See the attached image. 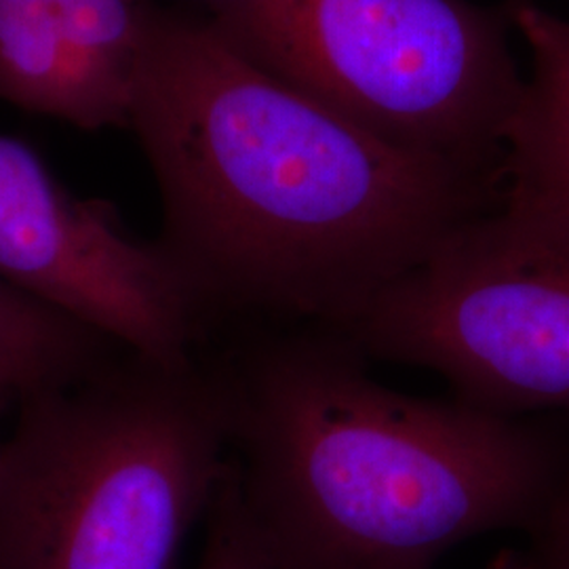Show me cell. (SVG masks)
<instances>
[{
    "instance_id": "1",
    "label": "cell",
    "mask_w": 569,
    "mask_h": 569,
    "mask_svg": "<svg viewBox=\"0 0 569 569\" xmlns=\"http://www.w3.org/2000/svg\"><path fill=\"white\" fill-rule=\"evenodd\" d=\"M127 127L159 188L157 243L209 331L340 329L500 201V176L367 133L204 18L142 9Z\"/></svg>"
},
{
    "instance_id": "2",
    "label": "cell",
    "mask_w": 569,
    "mask_h": 569,
    "mask_svg": "<svg viewBox=\"0 0 569 569\" xmlns=\"http://www.w3.org/2000/svg\"><path fill=\"white\" fill-rule=\"evenodd\" d=\"M228 462L274 569H432L569 496V428L403 395L333 329L247 327L209 357Z\"/></svg>"
},
{
    "instance_id": "3",
    "label": "cell",
    "mask_w": 569,
    "mask_h": 569,
    "mask_svg": "<svg viewBox=\"0 0 569 569\" xmlns=\"http://www.w3.org/2000/svg\"><path fill=\"white\" fill-rule=\"evenodd\" d=\"M0 441V569H173L228 462L209 357L122 350L20 397Z\"/></svg>"
},
{
    "instance_id": "4",
    "label": "cell",
    "mask_w": 569,
    "mask_h": 569,
    "mask_svg": "<svg viewBox=\"0 0 569 569\" xmlns=\"http://www.w3.org/2000/svg\"><path fill=\"white\" fill-rule=\"evenodd\" d=\"M272 79L385 142L500 176L523 79L496 18L462 0H203Z\"/></svg>"
},
{
    "instance_id": "5",
    "label": "cell",
    "mask_w": 569,
    "mask_h": 569,
    "mask_svg": "<svg viewBox=\"0 0 569 569\" xmlns=\"http://www.w3.org/2000/svg\"><path fill=\"white\" fill-rule=\"evenodd\" d=\"M333 331L472 406L569 416V226L498 201Z\"/></svg>"
},
{
    "instance_id": "6",
    "label": "cell",
    "mask_w": 569,
    "mask_h": 569,
    "mask_svg": "<svg viewBox=\"0 0 569 569\" xmlns=\"http://www.w3.org/2000/svg\"><path fill=\"white\" fill-rule=\"evenodd\" d=\"M0 281L164 366L192 361L211 336L161 244L131 237L112 204L72 194L28 143L7 136Z\"/></svg>"
},
{
    "instance_id": "7",
    "label": "cell",
    "mask_w": 569,
    "mask_h": 569,
    "mask_svg": "<svg viewBox=\"0 0 569 569\" xmlns=\"http://www.w3.org/2000/svg\"><path fill=\"white\" fill-rule=\"evenodd\" d=\"M510 20L531 66L505 131L500 203L569 226V21L531 2Z\"/></svg>"
},
{
    "instance_id": "8",
    "label": "cell",
    "mask_w": 569,
    "mask_h": 569,
    "mask_svg": "<svg viewBox=\"0 0 569 569\" xmlns=\"http://www.w3.org/2000/svg\"><path fill=\"white\" fill-rule=\"evenodd\" d=\"M0 100L89 131L127 124L121 103L82 72L47 0H0Z\"/></svg>"
},
{
    "instance_id": "9",
    "label": "cell",
    "mask_w": 569,
    "mask_h": 569,
    "mask_svg": "<svg viewBox=\"0 0 569 569\" xmlns=\"http://www.w3.org/2000/svg\"><path fill=\"white\" fill-rule=\"evenodd\" d=\"M122 348L0 281V397L74 382Z\"/></svg>"
},
{
    "instance_id": "10",
    "label": "cell",
    "mask_w": 569,
    "mask_h": 569,
    "mask_svg": "<svg viewBox=\"0 0 569 569\" xmlns=\"http://www.w3.org/2000/svg\"><path fill=\"white\" fill-rule=\"evenodd\" d=\"M63 39L82 72L121 103L127 117V93L140 42L142 9L131 0H72L53 9Z\"/></svg>"
},
{
    "instance_id": "11",
    "label": "cell",
    "mask_w": 569,
    "mask_h": 569,
    "mask_svg": "<svg viewBox=\"0 0 569 569\" xmlns=\"http://www.w3.org/2000/svg\"><path fill=\"white\" fill-rule=\"evenodd\" d=\"M204 517V547L197 569H274L247 523L230 462Z\"/></svg>"
},
{
    "instance_id": "12",
    "label": "cell",
    "mask_w": 569,
    "mask_h": 569,
    "mask_svg": "<svg viewBox=\"0 0 569 569\" xmlns=\"http://www.w3.org/2000/svg\"><path fill=\"white\" fill-rule=\"evenodd\" d=\"M526 536L528 549L507 569H569V496Z\"/></svg>"
},
{
    "instance_id": "13",
    "label": "cell",
    "mask_w": 569,
    "mask_h": 569,
    "mask_svg": "<svg viewBox=\"0 0 569 569\" xmlns=\"http://www.w3.org/2000/svg\"><path fill=\"white\" fill-rule=\"evenodd\" d=\"M7 403H9V399H4V397H0V409H2V407L7 406Z\"/></svg>"
}]
</instances>
